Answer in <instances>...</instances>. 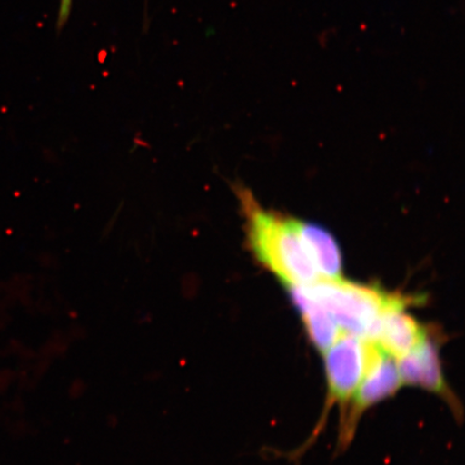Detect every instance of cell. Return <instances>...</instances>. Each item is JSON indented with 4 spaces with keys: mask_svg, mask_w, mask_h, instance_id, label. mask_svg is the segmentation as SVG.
Here are the masks:
<instances>
[{
    "mask_svg": "<svg viewBox=\"0 0 465 465\" xmlns=\"http://www.w3.org/2000/svg\"><path fill=\"white\" fill-rule=\"evenodd\" d=\"M291 294L302 313L308 335L320 351L325 352L344 333L331 313L300 291L291 288Z\"/></svg>",
    "mask_w": 465,
    "mask_h": 465,
    "instance_id": "cell-8",
    "label": "cell"
},
{
    "mask_svg": "<svg viewBox=\"0 0 465 465\" xmlns=\"http://www.w3.org/2000/svg\"><path fill=\"white\" fill-rule=\"evenodd\" d=\"M73 0H60V14H58V27L66 25L69 15H71Z\"/></svg>",
    "mask_w": 465,
    "mask_h": 465,
    "instance_id": "cell-9",
    "label": "cell"
},
{
    "mask_svg": "<svg viewBox=\"0 0 465 465\" xmlns=\"http://www.w3.org/2000/svg\"><path fill=\"white\" fill-rule=\"evenodd\" d=\"M294 224L320 279H327V281L341 279V254L334 237L317 224L295 219Z\"/></svg>",
    "mask_w": 465,
    "mask_h": 465,
    "instance_id": "cell-7",
    "label": "cell"
},
{
    "mask_svg": "<svg viewBox=\"0 0 465 465\" xmlns=\"http://www.w3.org/2000/svg\"><path fill=\"white\" fill-rule=\"evenodd\" d=\"M293 288L330 312L342 332L366 340H371L383 312L415 302L410 296L388 293L378 287L349 282L342 278L320 279L307 286Z\"/></svg>",
    "mask_w": 465,
    "mask_h": 465,
    "instance_id": "cell-2",
    "label": "cell"
},
{
    "mask_svg": "<svg viewBox=\"0 0 465 465\" xmlns=\"http://www.w3.org/2000/svg\"><path fill=\"white\" fill-rule=\"evenodd\" d=\"M235 190L246 219L249 246L260 263L291 288L320 281L296 232L294 219L266 211L246 188Z\"/></svg>",
    "mask_w": 465,
    "mask_h": 465,
    "instance_id": "cell-1",
    "label": "cell"
},
{
    "mask_svg": "<svg viewBox=\"0 0 465 465\" xmlns=\"http://www.w3.org/2000/svg\"><path fill=\"white\" fill-rule=\"evenodd\" d=\"M404 306L394 307L378 320L371 341L397 361L426 340L422 325L406 313Z\"/></svg>",
    "mask_w": 465,
    "mask_h": 465,
    "instance_id": "cell-5",
    "label": "cell"
},
{
    "mask_svg": "<svg viewBox=\"0 0 465 465\" xmlns=\"http://www.w3.org/2000/svg\"><path fill=\"white\" fill-rule=\"evenodd\" d=\"M377 351L373 341L344 332L324 352L331 402L347 404L352 399Z\"/></svg>",
    "mask_w": 465,
    "mask_h": 465,
    "instance_id": "cell-3",
    "label": "cell"
},
{
    "mask_svg": "<svg viewBox=\"0 0 465 465\" xmlns=\"http://www.w3.org/2000/svg\"><path fill=\"white\" fill-rule=\"evenodd\" d=\"M401 380L407 385L420 386L451 399L441 371L438 346L426 337L421 344L398 360Z\"/></svg>",
    "mask_w": 465,
    "mask_h": 465,
    "instance_id": "cell-6",
    "label": "cell"
},
{
    "mask_svg": "<svg viewBox=\"0 0 465 465\" xmlns=\"http://www.w3.org/2000/svg\"><path fill=\"white\" fill-rule=\"evenodd\" d=\"M395 360L388 357L380 348L371 361L368 371L363 378L361 385L354 393L353 405L348 420L345 421L344 438L351 439L353 423H356L360 415L381 401L391 397L402 386L400 371Z\"/></svg>",
    "mask_w": 465,
    "mask_h": 465,
    "instance_id": "cell-4",
    "label": "cell"
}]
</instances>
